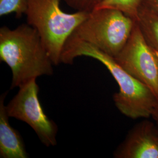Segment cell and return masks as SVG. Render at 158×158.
<instances>
[{
    "mask_svg": "<svg viewBox=\"0 0 158 158\" xmlns=\"http://www.w3.org/2000/svg\"><path fill=\"white\" fill-rule=\"evenodd\" d=\"M114 58L125 71L148 86L158 99V55L144 40L136 22L129 40Z\"/></svg>",
    "mask_w": 158,
    "mask_h": 158,
    "instance_id": "cell-6",
    "label": "cell"
},
{
    "mask_svg": "<svg viewBox=\"0 0 158 158\" xmlns=\"http://www.w3.org/2000/svg\"><path fill=\"white\" fill-rule=\"evenodd\" d=\"M135 21L123 12L111 8L94 10L71 36L115 57L129 40Z\"/></svg>",
    "mask_w": 158,
    "mask_h": 158,
    "instance_id": "cell-4",
    "label": "cell"
},
{
    "mask_svg": "<svg viewBox=\"0 0 158 158\" xmlns=\"http://www.w3.org/2000/svg\"><path fill=\"white\" fill-rule=\"evenodd\" d=\"M60 0H27V23L35 29L54 65L60 63L68 38L90 12L63 11Z\"/></svg>",
    "mask_w": 158,
    "mask_h": 158,
    "instance_id": "cell-3",
    "label": "cell"
},
{
    "mask_svg": "<svg viewBox=\"0 0 158 158\" xmlns=\"http://www.w3.org/2000/svg\"><path fill=\"white\" fill-rule=\"evenodd\" d=\"M153 119L155 121L156 124L157 125L158 127V105L156 108H155L154 112L153 113L152 115Z\"/></svg>",
    "mask_w": 158,
    "mask_h": 158,
    "instance_id": "cell-14",
    "label": "cell"
},
{
    "mask_svg": "<svg viewBox=\"0 0 158 158\" xmlns=\"http://www.w3.org/2000/svg\"><path fill=\"white\" fill-rule=\"evenodd\" d=\"M7 94L6 91L0 96V158H28L22 136L9 122L4 103Z\"/></svg>",
    "mask_w": 158,
    "mask_h": 158,
    "instance_id": "cell-8",
    "label": "cell"
},
{
    "mask_svg": "<svg viewBox=\"0 0 158 158\" xmlns=\"http://www.w3.org/2000/svg\"><path fill=\"white\" fill-rule=\"evenodd\" d=\"M80 56L93 58L107 69L118 85L119 91L113 95L115 107L130 118H148L158 106L156 96L148 86L128 73L113 57L90 44L70 36L66 41L60 62L73 64Z\"/></svg>",
    "mask_w": 158,
    "mask_h": 158,
    "instance_id": "cell-1",
    "label": "cell"
},
{
    "mask_svg": "<svg viewBox=\"0 0 158 158\" xmlns=\"http://www.w3.org/2000/svg\"><path fill=\"white\" fill-rule=\"evenodd\" d=\"M39 85L36 79L19 87V90L6 106L10 117L28 124L46 147L57 145L58 127L44 112L38 98Z\"/></svg>",
    "mask_w": 158,
    "mask_h": 158,
    "instance_id": "cell-5",
    "label": "cell"
},
{
    "mask_svg": "<svg viewBox=\"0 0 158 158\" xmlns=\"http://www.w3.org/2000/svg\"><path fill=\"white\" fill-rule=\"evenodd\" d=\"M27 8V0H0V17L14 13L17 18L25 14Z\"/></svg>",
    "mask_w": 158,
    "mask_h": 158,
    "instance_id": "cell-11",
    "label": "cell"
},
{
    "mask_svg": "<svg viewBox=\"0 0 158 158\" xmlns=\"http://www.w3.org/2000/svg\"><path fill=\"white\" fill-rule=\"evenodd\" d=\"M145 118L128 133L114 153L115 158H158V127Z\"/></svg>",
    "mask_w": 158,
    "mask_h": 158,
    "instance_id": "cell-7",
    "label": "cell"
},
{
    "mask_svg": "<svg viewBox=\"0 0 158 158\" xmlns=\"http://www.w3.org/2000/svg\"><path fill=\"white\" fill-rule=\"evenodd\" d=\"M143 0H103L94 10L111 8L123 12L136 21Z\"/></svg>",
    "mask_w": 158,
    "mask_h": 158,
    "instance_id": "cell-10",
    "label": "cell"
},
{
    "mask_svg": "<svg viewBox=\"0 0 158 158\" xmlns=\"http://www.w3.org/2000/svg\"><path fill=\"white\" fill-rule=\"evenodd\" d=\"M147 44L158 55V12L142 4L136 20Z\"/></svg>",
    "mask_w": 158,
    "mask_h": 158,
    "instance_id": "cell-9",
    "label": "cell"
},
{
    "mask_svg": "<svg viewBox=\"0 0 158 158\" xmlns=\"http://www.w3.org/2000/svg\"><path fill=\"white\" fill-rule=\"evenodd\" d=\"M0 61L12 72L10 89L32 79L53 74V65L38 31L27 23L0 28Z\"/></svg>",
    "mask_w": 158,
    "mask_h": 158,
    "instance_id": "cell-2",
    "label": "cell"
},
{
    "mask_svg": "<svg viewBox=\"0 0 158 158\" xmlns=\"http://www.w3.org/2000/svg\"><path fill=\"white\" fill-rule=\"evenodd\" d=\"M69 6L77 11L90 12L103 0H64Z\"/></svg>",
    "mask_w": 158,
    "mask_h": 158,
    "instance_id": "cell-12",
    "label": "cell"
},
{
    "mask_svg": "<svg viewBox=\"0 0 158 158\" xmlns=\"http://www.w3.org/2000/svg\"><path fill=\"white\" fill-rule=\"evenodd\" d=\"M142 4L158 12V0H143Z\"/></svg>",
    "mask_w": 158,
    "mask_h": 158,
    "instance_id": "cell-13",
    "label": "cell"
}]
</instances>
